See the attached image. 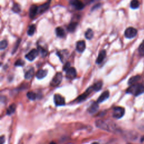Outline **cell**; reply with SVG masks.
<instances>
[{
  "label": "cell",
  "instance_id": "d6986e66",
  "mask_svg": "<svg viewBox=\"0 0 144 144\" xmlns=\"http://www.w3.org/2000/svg\"><path fill=\"white\" fill-rule=\"evenodd\" d=\"M77 25H78V23L77 21L71 22L67 27L68 30L70 32H74L76 29V28L77 27Z\"/></svg>",
  "mask_w": 144,
  "mask_h": 144
},
{
  "label": "cell",
  "instance_id": "836d02e7",
  "mask_svg": "<svg viewBox=\"0 0 144 144\" xmlns=\"http://www.w3.org/2000/svg\"><path fill=\"white\" fill-rule=\"evenodd\" d=\"M70 68V64L69 62H67L63 67V70L66 72L68 69H69Z\"/></svg>",
  "mask_w": 144,
  "mask_h": 144
},
{
  "label": "cell",
  "instance_id": "83f0119b",
  "mask_svg": "<svg viewBox=\"0 0 144 144\" xmlns=\"http://www.w3.org/2000/svg\"><path fill=\"white\" fill-rule=\"evenodd\" d=\"M140 6V3L138 1H136V0H133L131 2L130 4V6L133 9H136V8H139Z\"/></svg>",
  "mask_w": 144,
  "mask_h": 144
},
{
  "label": "cell",
  "instance_id": "f546056e",
  "mask_svg": "<svg viewBox=\"0 0 144 144\" xmlns=\"http://www.w3.org/2000/svg\"><path fill=\"white\" fill-rule=\"evenodd\" d=\"M38 52L41 53V54L42 55L43 57H45V56H46L47 51V50H46L44 49V48H43L42 47H41V46H38Z\"/></svg>",
  "mask_w": 144,
  "mask_h": 144
},
{
  "label": "cell",
  "instance_id": "1f68e13d",
  "mask_svg": "<svg viewBox=\"0 0 144 144\" xmlns=\"http://www.w3.org/2000/svg\"><path fill=\"white\" fill-rule=\"evenodd\" d=\"M24 61L21 60V59H19L15 63V67H22L24 65Z\"/></svg>",
  "mask_w": 144,
  "mask_h": 144
},
{
  "label": "cell",
  "instance_id": "44dd1931",
  "mask_svg": "<svg viewBox=\"0 0 144 144\" xmlns=\"http://www.w3.org/2000/svg\"><path fill=\"white\" fill-rule=\"evenodd\" d=\"M102 87H103V82L101 81H98L92 86V88L94 90V91H100L101 88H102Z\"/></svg>",
  "mask_w": 144,
  "mask_h": 144
},
{
  "label": "cell",
  "instance_id": "5b68a950",
  "mask_svg": "<svg viewBox=\"0 0 144 144\" xmlns=\"http://www.w3.org/2000/svg\"><path fill=\"white\" fill-rule=\"evenodd\" d=\"M137 30L133 27H129L127 28L125 32V36L127 38H133L137 35Z\"/></svg>",
  "mask_w": 144,
  "mask_h": 144
},
{
  "label": "cell",
  "instance_id": "d590c367",
  "mask_svg": "<svg viewBox=\"0 0 144 144\" xmlns=\"http://www.w3.org/2000/svg\"><path fill=\"white\" fill-rule=\"evenodd\" d=\"M50 144H56L55 142H51Z\"/></svg>",
  "mask_w": 144,
  "mask_h": 144
},
{
  "label": "cell",
  "instance_id": "d4e9b609",
  "mask_svg": "<svg viewBox=\"0 0 144 144\" xmlns=\"http://www.w3.org/2000/svg\"><path fill=\"white\" fill-rule=\"evenodd\" d=\"M94 35V32H93V30L91 29H88L86 30L85 34H84V36H85L86 39L90 40V39H91L93 38Z\"/></svg>",
  "mask_w": 144,
  "mask_h": 144
},
{
  "label": "cell",
  "instance_id": "ffe728a7",
  "mask_svg": "<svg viewBox=\"0 0 144 144\" xmlns=\"http://www.w3.org/2000/svg\"><path fill=\"white\" fill-rule=\"evenodd\" d=\"M141 79V76L140 75H136L134 76L131 78H129V80H128V83L129 85H132V84L137 83V82L139 81Z\"/></svg>",
  "mask_w": 144,
  "mask_h": 144
},
{
  "label": "cell",
  "instance_id": "8fae6325",
  "mask_svg": "<svg viewBox=\"0 0 144 144\" xmlns=\"http://www.w3.org/2000/svg\"><path fill=\"white\" fill-rule=\"evenodd\" d=\"M70 4L73 6L76 10H82L84 7V4L80 1H71L70 2Z\"/></svg>",
  "mask_w": 144,
  "mask_h": 144
},
{
  "label": "cell",
  "instance_id": "ac0fdd59",
  "mask_svg": "<svg viewBox=\"0 0 144 144\" xmlns=\"http://www.w3.org/2000/svg\"><path fill=\"white\" fill-rule=\"evenodd\" d=\"M55 32L56 36H57L58 37L60 38H63L65 35V30L63 28L60 27H58L56 28Z\"/></svg>",
  "mask_w": 144,
  "mask_h": 144
},
{
  "label": "cell",
  "instance_id": "ba28073f",
  "mask_svg": "<svg viewBox=\"0 0 144 144\" xmlns=\"http://www.w3.org/2000/svg\"><path fill=\"white\" fill-rule=\"evenodd\" d=\"M92 91H94V90H93L92 87L91 86V87H89V88L87 89L83 94H82L81 96H79L77 99H76V100H77L79 103L82 102V101H83L85 100Z\"/></svg>",
  "mask_w": 144,
  "mask_h": 144
},
{
  "label": "cell",
  "instance_id": "e575fe53",
  "mask_svg": "<svg viewBox=\"0 0 144 144\" xmlns=\"http://www.w3.org/2000/svg\"><path fill=\"white\" fill-rule=\"evenodd\" d=\"M5 137L4 136H2L0 138V142H1V144H4L5 143Z\"/></svg>",
  "mask_w": 144,
  "mask_h": 144
},
{
  "label": "cell",
  "instance_id": "277c9868",
  "mask_svg": "<svg viewBox=\"0 0 144 144\" xmlns=\"http://www.w3.org/2000/svg\"><path fill=\"white\" fill-rule=\"evenodd\" d=\"M62 80H63V74H62L61 73L58 72L56 73L54 77L52 78L50 83V85L52 87L58 86L61 82Z\"/></svg>",
  "mask_w": 144,
  "mask_h": 144
},
{
  "label": "cell",
  "instance_id": "7402d4cb",
  "mask_svg": "<svg viewBox=\"0 0 144 144\" xmlns=\"http://www.w3.org/2000/svg\"><path fill=\"white\" fill-rule=\"evenodd\" d=\"M35 74V69L33 68H30L29 70H28V71L25 73V78L27 80H30V79L33 77V76Z\"/></svg>",
  "mask_w": 144,
  "mask_h": 144
},
{
  "label": "cell",
  "instance_id": "cb8c5ba5",
  "mask_svg": "<svg viewBox=\"0 0 144 144\" xmlns=\"http://www.w3.org/2000/svg\"><path fill=\"white\" fill-rule=\"evenodd\" d=\"M36 26L35 24H32L28 27L27 30V35L29 36H32L35 33Z\"/></svg>",
  "mask_w": 144,
  "mask_h": 144
},
{
  "label": "cell",
  "instance_id": "484cf974",
  "mask_svg": "<svg viewBox=\"0 0 144 144\" xmlns=\"http://www.w3.org/2000/svg\"><path fill=\"white\" fill-rule=\"evenodd\" d=\"M12 10L15 13H19L21 11L20 6L18 4L15 3V4H13V7H12Z\"/></svg>",
  "mask_w": 144,
  "mask_h": 144
},
{
  "label": "cell",
  "instance_id": "7c38bea8",
  "mask_svg": "<svg viewBox=\"0 0 144 144\" xmlns=\"http://www.w3.org/2000/svg\"><path fill=\"white\" fill-rule=\"evenodd\" d=\"M98 109H99V106H98V104L97 102H93L91 105H90L88 108V112L90 114H94L95 113H96Z\"/></svg>",
  "mask_w": 144,
  "mask_h": 144
},
{
  "label": "cell",
  "instance_id": "7a4b0ae2",
  "mask_svg": "<svg viewBox=\"0 0 144 144\" xmlns=\"http://www.w3.org/2000/svg\"><path fill=\"white\" fill-rule=\"evenodd\" d=\"M95 125L97 127L103 130L106 131H111V128H110V125L107 122L104 121L103 120L98 119L96 121Z\"/></svg>",
  "mask_w": 144,
  "mask_h": 144
},
{
  "label": "cell",
  "instance_id": "9a60e30c",
  "mask_svg": "<svg viewBox=\"0 0 144 144\" xmlns=\"http://www.w3.org/2000/svg\"><path fill=\"white\" fill-rule=\"evenodd\" d=\"M109 95H110L109 92V91H108V90H106V91L103 92L102 94H101V95L100 96V97L98 98V99L97 100V103L100 104L104 102V101H105L109 97Z\"/></svg>",
  "mask_w": 144,
  "mask_h": 144
},
{
  "label": "cell",
  "instance_id": "2e32d148",
  "mask_svg": "<svg viewBox=\"0 0 144 144\" xmlns=\"http://www.w3.org/2000/svg\"><path fill=\"white\" fill-rule=\"evenodd\" d=\"M50 5V1H48L45 4H42L38 6V14H43L44 12H45L46 10H48V8H49Z\"/></svg>",
  "mask_w": 144,
  "mask_h": 144
},
{
  "label": "cell",
  "instance_id": "30bf717a",
  "mask_svg": "<svg viewBox=\"0 0 144 144\" xmlns=\"http://www.w3.org/2000/svg\"><path fill=\"white\" fill-rule=\"evenodd\" d=\"M38 6L36 5H33L31 6L29 10V15L31 19H33L38 14Z\"/></svg>",
  "mask_w": 144,
  "mask_h": 144
},
{
  "label": "cell",
  "instance_id": "74e56055",
  "mask_svg": "<svg viewBox=\"0 0 144 144\" xmlns=\"http://www.w3.org/2000/svg\"><path fill=\"white\" fill-rule=\"evenodd\" d=\"M68 144H72V143H68Z\"/></svg>",
  "mask_w": 144,
  "mask_h": 144
},
{
  "label": "cell",
  "instance_id": "6da1fadb",
  "mask_svg": "<svg viewBox=\"0 0 144 144\" xmlns=\"http://www.w3.org/2000/svg\"><path fill=\"white\" fill-rule=\"evenodd\" d=\"M126 92L127 94L133 95L137 96L144 92V83H137L132 84L127 89Z\"/></svg>",
  "mask_w": 144,
  "mask_h": 144
},
{
  "label": "cell",
  "instance_id": "5bb4252c",
  "mask_svg": "<svg viewBox=\"0 0 144 144\" xmlns=\"http://www.w3.org/2000/svg\"><path fill=\"white\" fill-rule=\"evenodd\" d=\"M86 49V43L84 41H79L76 43V50L78 52H83Z\"/></svg>",
  "mask_w": 144,
  "mask_h": 144
},
{
  "label": "cell",
  "instance_id": "f1b7e54d",
  "mask_svg": "<svg viewBox=\"0 0 144 144\" xmlns=\"http://www.w3.org/2000/svg\"><path fill=\"white\" fill-rule=\"evenodd\" d=\"M139 52L141 56H144V40L140 44L139 47Z\"/></svg>",
  "mask_w": 144,
  "mask_h": 144
},
{
  "label": "cell",
  "instance_id": "8992f818",
  "mask_svg": "<svg viewBox=\"0 0 144 144\" xmlns=\"http://www.w3.org/2000/svg\"><path fill=\"white\" fill-rule=\"evenodd\" d=\"M38 51L37 49H32L31 51L28 52L27 54L25 56V58L29 61H32L35 60L36 58L38 55Z\"/></svg>",
  "mask_w": 144,
  "mask_h": 144
},
{
  "label": "cell",
  "instance_id": "3957f363",
  "mask_svg": "<svg viewBox=\"0 0 144 144\" xmlns=\"http://www.w3.org/2000/svg\"><path fill=\"white\" fill-rule=\"evenodd\" d=\"M125 113V110L122 107L116 106L113 108V117L116 119H120L122 118Z\"/></svg>",
  "mask_w": 144,
  "mask_h": 144
},
{
  "label": "cell",
  "instance_id": "9c48e42d",
  "mask_svg": "<svg viewBox=\"0 0 144 144\" xmlns=\"http://www.w3.org/2000/svg\"><path fill=\"white\" fill-rule=\"evenodd\" d=\"M77 76V72L74 68L70 67L66 71V77L69 80H73Z\"/></svg>",
  "mask_w": 144,
  "mask_h": 144
},
{
  "label": "cell",
  "instance_id": "8d00e7d4",
  "mask_svg": "<svg viewBox=\"0 0 144 144\" xmlns=\"http://www.w3.org/2000/svg\"><path fill=\"white\" fill-rule=\"evenodd\" d=\"M92 144H99V143H97V142H94V143H92Z\"/></svg>",
  "mask_w": 144,
  "mask_h": 144
},
{
  "label": "cell",
  "instance_id": "52a82bcc",
  "mask_svg": "<svg viewBox=\"0 0 144 144\" xmlns=\"http://www.w3.org/2000/svg\"><path fill=\"white\" fill-rule=\"evenodd\" d=\"M54 103L56 106H63L65 104L64 98L59 94H55L53 97Z\"/></svg>",
  "mask_w": 144,
  "mask_h": 144
},
{
  "label": "cell",
  "instance_id": "4dcf8cb0",
  "mask_svg": "<svg viewBox=\"0 0 144 144\" xmlns=\"http://www.w3.org/2000/svg\"><path fill=\"white\" fill-rule=\"evenodd\" d=\"M7 45H8V42L6 40L4 39V40L1 41V43H0V49L1 50L5 49L7 47Z\"/></svg>",
  "mask_w": 144,
  "mask_h": 144
},
{
  "label": "cell",
  "instance_id": "e0dca14e",
  "mask_svg": "<svg viewBox=\"0 0 144 144\" xmlns=\"http://www.w3.org/2000/svg\"><path fill=\"white\" fill-rule=\"evenodd\" d=\"M47 74V70L44 69H39L36 73V77L37 79L41 80L45 78Z\"/></svg>",
  "mask_w": 144,
  "mask_h": 144
},
{
  "label": "cell",
  "instance_id": "603a6c76",
  "mask_svg": "<svg viewBox=\"0 0 144 144\" xmlns=\"http://www.w3.org/2000/svg\"><path fill=\"white\" fill-rule=\"evenodd\" d=\"M16 105L15 104H12L8 106V109H7L6 111V114L7 115H11L12 114H13L14 112H15V110H16Z\"/></svg>",
  "mask_w": 144,
  "mask_h": 144
},
{
  "label": "cell",
  "instance_id": "d6a6232c",
  "mask_svg": "<svg viewBox=\"0 0 144 144\" xmlns=\"http://www.w3.org/2000/svg\"><path fill=\"white\" fill-rule=\"evenodd\" d=\"M20 39H19V40L17 41L16 43H15V46H14V47L13 51V52H12L13 53L15 52L16 51L17 49H18V47H19V43H20Z\"/></svg>",
  "mask_w": 144,
  "mask_h": 144
},
{
  "label": "cell",
  "instance_id": "4fadbf2b",
  "mask_svg": "<svg viewBox=\"0 0 144 144\" xmlns=\"http://www.w3.org/2000/svg\"><path fill=\"white\" fill-rule=\"evenodd\" d=\"M106 56V51L105 50H101L99 52V53H98L97 59H96V64H100L102 63L103 60L105 59Z\"/></svg>",
  "mask_w": 144,
  "mask_h": 144
},
{
  "label": "cell",
  "instance_id": "4316f807",
  "mask_svg": "<svg viewBox=\"0 0 144 144\" xmlns=\"http://www.w3.org/2000/svg\"><path fill=\"white\" fill-rule=\"evenodd\" d=\"M27 96L30 100H36L37 95L34 92L29 91V92H27Z\"/></svg>",
  "mask_w": 144,
  "mask_h": 144
}]
</instances>
